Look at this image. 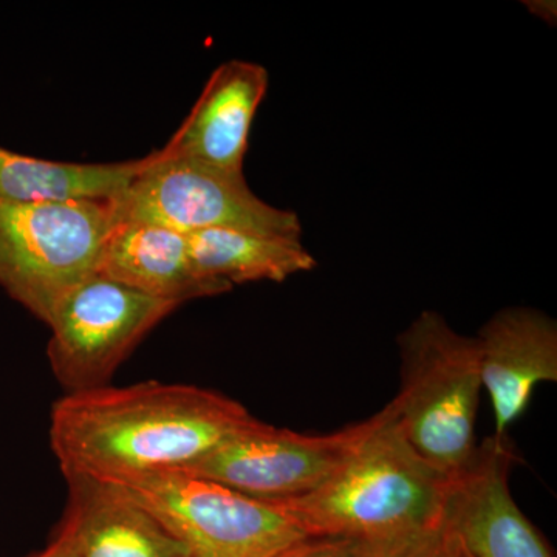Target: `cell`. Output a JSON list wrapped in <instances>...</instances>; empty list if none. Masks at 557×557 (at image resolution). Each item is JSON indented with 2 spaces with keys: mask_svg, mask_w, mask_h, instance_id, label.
Listing matches in <instances>:
<instances>
[{
  "mask_svg": "<svg viewBox=\"0 0 557 557\" xmlns=\"http://www.w3.org/2000/svg\"><path fill=\"white\" fill-rule=\"evenodd\" d=\"M116 222H141L180 234L240 230L300 239L302 225L287 209L271 207L249 189L244 172H225L153 150L116 199Z\"/></svg>",
  "mask_w": 557,
  "mask_h": 557,
  "instance_id": "cell-6",
  "label": "cell"
},
{
  "mask_svg": "<svg viewBox=\"0 0 557 557\" xmlns=\"http://www.w3.org/2000/svg\"><path fill=\"white\" fill-rule=\"evenodd\" d=\"M98 273L178 307L233 289L197 273L185 234L141 222H119L110 231Z\"/></svg>",
  "mask_w": 557,
  "mask_h": 557,
  "instance_id": "cell-13",
  "label": "cell"
},
{
  "mask_svg": "<svg viewBox=\"0 0 557 557\" xmlns=\"http://www.w3.org/2000/svg\"><path fill=\"white\" fill-rule=\"evenodd\" d=\"M148 156L121 163H62L0 146V200L110 201L145 168Z\"/></svg>",
  "mask_w": 557,
  "mask_h": 557,
  "instance_id": "cell-14",
  "label": "cell"
},
{
  "mask_svg": "<svg viewBox=\"0 0 557 557\" xmlns=\"http://www.w3.org/2000/svg\"><path fill=\"white\" fill-rule=\"evenodd\" d=\"M25 557H78V555H76L72 536L60 523L57 533H54L53 539L47 544L46 548Z\"/></svg>",
  "mask_w": 557,
  "mask_h": 557,
  "instance_id": "cell-18",
  "label": "cell"
},
{
  "mask_svg": "<svg viewBox=\"0 0 557 557\" xmlns=\"http://www.w3.org/2000/svg\"><path fill=\"white\" fill-rule=\"evenodd\" d=\"M108 483L159 520L186 557H278L310 539L298 520L273 502L185 471Z\"/></svg>",
  "mask_w": 557,
  "mask_h": 557,
  "instance_id": "cell-5",
  "label": "cell"
},
{
  "mask_svg": "<svg viewBox=\"0 0 557 557\" xmlns=\"http://www.w3.org/2000/svg\"><path fill=\"white\" fill-rule=\"evenodd\" d=\"M178 309L95 273L61 300L47 357L65 394L109 386L143 338Z\"/></svg>",
  "mask_w": 557,
  "mask_h": 557,
  "instance_id": "cell-7",
  "label": "cell"
},
{
  "mask_svg": "<svg viewBox=\"0 0 557 557\" xmlns=\"http://www.w3.org/2000/svg\"><path fill=\"white\" fill-rule=\"evenodd\" d=\"M110 201L0 200V287L44 324L98 273L116 225Z\"/></svg>",
  "mask_w": 557,
  "mask_h": 557,
  "instance_id": "cell-4",
  "label": "cell"
},
{
  "mask_svg": "<svg viewBox=\"0 0 557 557\" xmlns=\"http://www.w3.org/2000/svg\"><path fill=\"white\" fill-rule=\"evenodd\" d=\"M480 376L493 401L497 437L518 420L534 387L557 381L555 319L530 307H508L480 329Z\"/></svg>",
  "mask_w": 557,
  "mask_h": 557,
  "instance_id": "cell-10",
  "label": "cell"
},
{
  "mask_svg": "<svg viewBox=\"0 0 557 557\" xmlns=\"http://www.w3.org/2000/svg\"><path fill=\"white\" fill-rule=\"evenodd\" d=\"M194 269L203 277L234 287L247 282H282L317 267L300 239L240 230L186 234Z\"/></svg>",
  "mask_w": 557,
  "mask_h": 557,
  "instance_id": "cell-15",
  "label": "cell"
},
{
  "mask_svg": "<svg viewBox=\"0 0 557 557\" xmlns=\"http://www.w3.org/2000/svg\"><path fill=\"white\" fill-rule=\"evenodd\" d=\"M515 457L507 434L493 435L450 478L445 519L469 557H553L509 491Z\"/></svg>",
  "mask_w": 557,
  "mask_h": 557,
  "instance_id": "cell-9",
  "label": "cell"
},
{
  "mask_svg": "<svg viewBox=\"0 0 557 557\" xmlns=\"http://www.w3.org/2000/svg\"><path fill=\"white\" fill-rule=\"evenodd\" d=\"M64 479L69 496L61 525L78 557H186L177 539L119 487L84 475Z\"/></svg>",
  "mask_w": 557,
  "mask_h": 557,
  "instance_id": "cell-12",
  "label": "cell"
},
{
  "mask_svg": "<svg viewBox=\"0 0 557 557\" xmlns=\"http://www.w3.org/2000/svg\"><path fill=\"white\" fill-rule=\"evenodd\" d=\"M357 557H468L457 534L443 519L432 525L354 541Z\"/></svg>",
  "mask_w": 557,
  "mask_h": 557,
  "instance_id": "cell-16",
  "label": "cell"
},
{
  "mask_svg": "<svg viewBox=\"0 0 557 557\" xmlns=\"http://www.w3.org/2000/svg\"><path fill=\"white\" fill-rule=\"evenodd\" d=\"M256 420L220 392L146 381L64 394L51 408L50 446L64 478L120 482L183 471Z\"/></svg>",
  "mask_w": 557,
  "mask_h": 557,
  "instance_id": "cell-1",
  "label": "cell"
},
{
  "mask_svg": "<svg viewBox=\"0 0 557 557\" xmlns=\"http://www.w3.org/2000/svg\"><path fill=\"white\" fill-rule=\"evenodd\" d=\"M278 557H357L350 539L310 537Z\"/></svg>",
  "mask_w": 557,
  "mask_h": 557,
  "instance_id": "cell-17",
  "label": "cell"
},
{
  "mask_svg": "<svg viewBox=\"0 0 557 557\" xmlns=\"http://www.w3.org/2000/svg\"><path fill=\"white\" fill-rule=\"evenodd\" d=\"M450 478L403 437L388 403L321 486L273 504L298 520L309 537L362 541L440 522Z\"/></svg>",
  "mask_w": 557,
  "mask_h": 557,
  "instance_id": "cell-2",
  "label": "cell"
},
{
  "mask_svg": "<svg viewBox=\"0 0 557 557\" xmlns=\"http://www.w3.org/2000/svg\"><path fill=\"white\" fill-rule=\"evenodd\" d=\"M373 417L329 435H307L256 420L189 468L197 475L263 502L313 493L372 428Z\"/></svg>",
  "mask_w": 557,
  "mask_h": 557,
  "instance_id": "cell-8",
  "label": "cell"
},
{
  "mask_svg": "<svg viewBox=\"0 0 557 557\" xmlns=\"http://www.w3.org/2000/svg\"><path fill=\"white\" fill-rule=\"evenodd\" d=\"M267 90L269 72L262 65L242 60L223 62L161 150L214 170L244 172L249 131Z\"/></svg>",
  "mask_w": 557,
  "mask_h": 557,
  "instance_id": "cell-11",
  "label": "cell"
},
{
  "mask_svg": "<svg viewBox=\"0 0 557 557\" xmlns=\"http://www.w3.org/2000/svg\"><path fill=\"white\" fill-rule=\"evenodd\" d=\"M398 348L399 391L391 401L398 429L424 460L454 475L478 448V341L423 311L398 336Z\"/></svg>",
  "mask_w": 557,
  "mask_h": 557,
  "instance_id": "cell-3",
  "label": "cell"
},
{
  "mask_svg": "<svg viewBox=\"0 0 557 557\" xmlns=\"http://www.w3.org/2000/svg\"><path fill=\"white\" fill-rule=\"evenodd\" d=\"M469 557V556H468Z\"/></svg>",
  "mask_w": 557,
  "mask_h": 557,
  "instance_id": "cell-19",
  "label": "cell"
}]
</instances>
